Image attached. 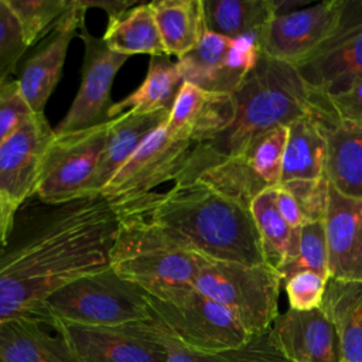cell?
Returning a JSON list of instances; mask_svg holds the SVG:
<instances>
[{
	"mask_svg": "<svg viewBox=\"0 0 362 362\" xmlns=\"http://www.w3.org/2000/svg\"><path fill=\"white\" fill-rule=\"evenodd\" d=\"M280 185L294 198L305 223L325 219L329 202L327 175L315 180H291Z\"/></svg>",
	"mask_w": 362,
	"mask_h": 362,
	"instance_id": "34",
	"label": "cell"
},
{
	"mask_svg": "<svg viewBox=\"0 0 362 362\" xmlns=\"http://www.w3.org/2000/svg\"><path fill=\"white\" fill-rule=\"evenodd\" d=\"M344 0H325L313 6L280 11L262 28V54L296 65L332 30Z\"/></svg>",
	"mask_w": 362,
	"mask_h": 362,
	"instance_id": "14",
	"label": "cell"
},
{
	"mask_svg": "<svg viewBox=\"0 0 362 362\" xmlns=\"http://www.w3.org/2000/svg\"><path fill=\"white\" fill-rule=\"evenodd\" d=\"M54 136L44 113H33L0 144V192L18 208L37 194L42 161Z\"/></svg>",
	"mask_w": 362,
	"mask_h": 362,
	"instance_id": "15",
	"label": "cell"
},
{
	"mask_svg": "<svg viewBox=\"0 0 362 362\" xmlns=\"http://www.w3.org/2000/svg\"><path fill=\"white\" fill-rule=\"evenodd\" d=\"M324 228L329 279L362 281V199L345 197L329 184Z\"/></svg>",
	"mask_w": 362,
	"mask_h": 362,
	"instance_id": "19",
	"label": "cell"
},
{
	"mask_svg": "<svg viewBox=\"0 0 362 362\" xmlns=\"http://www.w3.org/2000/svg\"><path fill=\"white\" fill-rule=\"evenodd\" d=\"M235 119V100L229 93L211 92L184 82L165 123L177 139L204 144L218 137Z\"/></svg>",
	"mask_w": 362,
	"mask_h": 362,
	"instance_id": "18",
	"label": "cell"
},
{
	"mask_svg": "<svg viewBox=\"0 0 362 362\" xmlns=\"http://www.w3.org/2000/svg\"><path fill=\"white\" fill-rule=\"evenodd\" d=\"M102 40L112 51L127 57L167 55L150 3H139L126 13L109 18Z\"/></svg>",
	"mask_w": 362,
	"mask_h": 362,
	"instance_id": "27",
	"label": "cell"
},
{
	"mask_svg": "<svg viewBox=\"0 0 362 362\" xmlns=\"http://www.w3.org/2000/svg\"><path fill=\"white\" fill-rule=\"evenodd\" d=\"M294 66L322 96L341 93L362 78V0H344L329 34Z\"/></svg>",
	"mask_w": 362,
	"mask_h": 362,
	"instance_id": "9",
	"label": "cell"
},
{
	"mask_svg": "<svg viewBox=\"0 0 362 362\" xmlns=\"http://www.w3.org/2000/svg\"><path fill=\"white\" fill-rule=\"evenodd\" d=\"M321 308L335 327L342 361L362 362V281L328 279Z\"/></svg>",
	"mask_w": 362,
	"mask_h": 362,
	"instance_id": "24",
	"label": "cell"
},
{
	"mask_svg": "<svg viewBox=\"0 0 362 362\" xmlns=\"http://www.w3.org/2000/svg\"><path fill=\"white\" fill-rule=\"evenodd\" d=\"M276 188L260 192L250 204V212L259 232L264 263L277 270L290 260L298 247L300 230H294L281 216L276 204Z\"/></svg>",
	"mask_w": 362,
	"mask_h": 362,
	"instance_id": "29",
	"label": "cell"
},
{
	"mask_svg": "<svg viewBox=\"0 0 362 362\" xmlns=\"http://www.w3.org/2000/svg\"><path fill=\"white\" fill-rule=\"evenodd\" d=\"M117 233L110 252V267L139 284L150 297L165 300L194 287L209 262L185 247L164 228L129 206H113Z\"/></svg>",
	"mask_w": 362,
	"mask_h": 362,
	"instance_id": "4",
	"label": "cell"
},
{
	"mask_svg": "<svg viewBox=\"0 0 362 362\" xmlns=\"http://www.w3.org/2000/svg\"><path fill=\"white\" fill-rule=\"evenodd\" d=\"M112 206H129L140 212L208 260L264 263L250 208L199 181L174 182L164 194L148 192Z\"/></svg>",
	"mask_w": 362,
	"mask_h": 362,
	"instance_id": "2",
	"label": "cell"
},
{
	"mask_svg": "<svg viewBox=\"0 0 362 362\" xmlns=\"http://www.w3.org/2000/svg\"><path fill=\"white\" fill-rule=\"evenodd\" d=\"M150 7L168 57L180 59L208 31L202 0H158L151 1Z\"/></svg>",
	"mask_w": 362,
	"mask_h": 362,
	"instance_id": "25",
	"label": "cell"
},
{
	"mask_svg": "<svg viewBox=\"0 0 362 362\" xmlns=\"http://www.w3.org/2000/svg\"><path fill=\"white\" fill-rule=\"evenodd\" d=\"M83 42V62L81 85L65 117L54 129L55 133H68L109 122L112 107V85L116 74L130 58L112 51L100 38L93 37L83 24L79 30Z\"/></svg>",
	"mask_w": 362,
	"mask_h": 362,
	"instance_id": "13",
	"label": "cell"
},
{
	"mask_svg": "<svg viewBox=\"0 0 362 362\" xmlns=\"http://www.w3.org/2000/svg\"><path fill=\"white\" fill-rule=\"evenodd\" d=\"M272 335L290 362H341L339 339L321 307L307 311L288 308L272 324Z\"/></svg>",
	"mask_w": 362,
	"mask_h": 362,
	"instance_id": "17",
	"label": "cell"
},
{
	"mask_svg": "<svg viewBox=\"0 0 362 362\" xmlns=\"http://www.w3.org/2000/svg\"><path fill=\"white\" fill-rule=\"evenodd\" d=\"M59 325L78 362H167L168 358L154 320L112 327Z\"/></svg>",
	"mask_w": 362,
	"mask_h": 362,
	"instance_id": "10",
	"label": "cell"
},
{
	"mask_svg": "<svg viewBox=\"0 0 362 362\" xmlns=\"http://www.w3.org/2000/svg\"><path fill=\"white\" fill-rule=\"evenodd\" d=\"M109 122L55 133L47 148L37 187L35 195L41 202L65 204L92 198L88 188L105 148Z\"/></svg>",
	"mask_w": 362,
	"mask_h": 362,
	"instance_id": "8",
	"label": "cell"
},
{
	"mask_svg": "<svg viewBox=\"0 0 362 362\" xmlns=\"http://www.w3.org/2000/svg\"><path fill=\"white\" fill-rule=\"evenodd\" d=\"M184 83L177 62L170 57H150L148 69L143 83L120 102H115L109 109V119H115L129 110L157 112L171 110L175 98Z\"/></svg>",
	"mask_w": 362,
	"mask_h": 362,
	"instance_id": "26",
	"label": "cell"
},
{
	"mask_svg": "<svg viewBox=\"0 0 362 362\" xmlns=\"http://www.w3.org/2000/svg\"><path fill=\"white\" fill-rule=\"evenodd\" d=\"M277 272L281 276L283 284L300 272H314L329 279L324 221L307 222L301 226L297 253L284 262Z\"/></svg>",
	"mask_w": 362,
	"mask_h": 362,
	"instance_id": "31",
	"label": "cell"
},
{
	"mask_svg": "<svg viewBox=\"0 0 362 362\" xmlns=\"http://www.w3.org/2000/svg\"><path fill=\"white\" fill-rule=\"evenodd\" d=\"M163 341L167 346V362H290L277 348L272 329L255 335L239 348L223 351H195L184 346L163 327Z\"/></svg>",
	"mask_w": 362,
	"mask_h": 362,
	"instance_id": "30",
	"label": "cell"
},
{
	"mask_svg": "<svg viewBox=\"0 0 362 362\" xmlns=\"http://www.w3.org/2000/svg\"><path fill=\"white\" fill-rule=\"evenodd\" d=\"M206 30L228 38L259 34L276 16L273 0H202Z\"/></svg>",
	"mask_w": 362,
	"mask_h": 362,
	"instance_id": "28",
	"label": "cell"
},
{
	"mask_svg": "<svg viewBox=\"0 0 362 362\" xmlns=\"http://www.w3.org/2000/svg\"><path fill=\"white\" fill-rule=\"evenodd\" d=\"M320 119L327 141L325 175L331 187L345 197L362 199V126L339 120L322 95Z\"/></svg>",
	"mask_w": 362,
	"mask_h": 362,
	"instance_id": "21",
	"label": "cell"
},
{
	"mask_svg": "<svg viewBox=\"0 0 362 362\" xmlns=\"http://www.w3.org/2000/svg\"><path fill=\"white\" fill-rule=\"evenodd\" d=\"M17 212H18V206L10 202L0 192V246L7 242L8 236L13 232Z\"/></svg>",
	"mask_w": 362,
	"mask_h": 362,
	"instance_id": "40",
	"label": "cell"
},
{
	"mask_svg": "<svg viewBox=\"0 0 362 362\" xmlns=\"http://www.w3.org/2000/svg\"><path fill=\"white\" fill-rule=\"evenodd\" d=\"M0 362H78L52 317L0 321Z\"/></svg>",
	"mask_w": 362,
	"mask_h": 362,
	"instance_id": "20",
	"label": "cell"
},
{
	"mask_svg": "<svg viewBox=\"0 0 362 362\" xmlns=\"http://www.w3.org/2000/svg\"><path fill=\"white\" fill-rule=\"evenodd\" d=\"M281 286L279 272L266 263L212 260L206 262L194 281L195 290L232 311L253 337L272 328L279 315Z\"/></svg>",
	"mask_w": 362,
	"mask_h": 362,
	"instance_id": "6",
	"label": "cell"
},
{
	"mask_svg": "<svg viewBox=\"0 0 362 362\" xmlns=\"http://www.w3.org/2000/svg\"><path fill=\"white\" fill-rule=\"evenodd\" d=\"M151 317L173 338L195 351L233 349L253 335L222 304L195 287L184 288L165 300L150 297Z\"/></svg>",
	"mask_w": 362,
	"mask_h": 362,
	"instance_id": "7",
	"label": "cell"
},
{
	"mask_svg": "<svg viewBox=\"0 0 362 362\" xmlns=\"http://www.w3.org/2000/svg\"><path fill=\"white\" fill-rule=\"evenodd\" d=\"M27 49L28 44L18 20L6 0H0V83L8 81Z\"/></svg>",
	"mask_w": 362,
	"mask_h": 362,
	"instance_id": "35",
	"label": "cell"
},
{
	"mask_svg": "<svg viewBox=\"0 0 362 362\" xmlns=\"http://www.w3.org/2000/svg\"><path fill=\"white\" fill-rule=\"evenodd\" d=\"M320 103L321 95L314 92L313 107L287 124L281 182L325 175L327 141L320 119Z\"/></svg>",
	"mask_w": 362,
	"mask_h": 362,
	"instance_id": "23",
	"label": "cell"
},
{
	"mask_svg": "<svg viewBox=\"0 0 362 362\" xmlns=\"http://www.w3.org/2000/svg\"><path fill=\"white\" fill-rule=\"evenodd\" d=\"M86 8L81 0L62 16L41 47L24 62L17 79L21 93L34 113H42L47 100L55 90L69 42L85 24Z\"/></svg>",
	"mask_w": 362,
	"mask_h": 362,
	"instance_id": "16",
	"label": "cell"
},
{
	"mask_svg": "<svg viewBox=\"0 0 362 362\" xmlns=\"http://www.w3.org/2000/svg\"><path fill=\"white\" fill-rule=\"evenodd\" d=\"M328 279L314 272H300L284 281L290 308L307 311L321 307Z\"/></svg>",
	"mask_w": 362,
	"mask_h": 362,
	"instance_id": "36",
	"label": "cell"
},
{
	"mask_svg": "<svg viewBox=\"0 0 362 362\" xmlns=\"http://www.w3.org/2000/svg\"><path fill=\"white\" fill-rule=\"evenodd\" d=\"M6 3L18 20L30 47L55 28L74 0H6Z\"/></svg>",
	"mask_w": 362,
	"mask_h": 362,
	"instance_id": "33",
	"label": "cell"
},
{
	"mask_svg": "<svg viewBox=\"0 0 362 362\" xmlns=\"http://www.w3.org/2000/svg\"><path fill=\"white\" fill-rule=\"evenodd\" d=\"M235 119L218 137L204 143L218 157L242 156L249 143L277 126H287L314 105V92L293 64L260 54L233 92Z\"/></svg>",
	"mask_w": 362,
	"mask_h": 362,
	"instance_id": "3",
	"label": "cell"
},
{
	"mask_svg": "<svg viewBox=\"0 0 362 362\" xmlns=\"http://www.w3.org/2000/svg\"><path fill=\"white\" fill-rule=\"evenodd\" d=\"M260 54L256 35L228 38L206 31L198 45L177 61V66L184 82L205 90L233 95Z\"/></svg>",
	"mask_w": 362,
	"mask_h": 362,
	"instance_id": "12",
	"label": "cell"
},
{
	"mask_svg": "<svg viewBox=\"0 0 362 362\" xmlns=\"http://www.w3.org/2000/svg\"><path fill=\"white\" fill-rule=\"evenodd\" d=\"M170 110L133 112L129 110L109 122L105 148L99 164L90 180L88 195L98 197L119 171V168L133 156L139 146L158 127L168 120Z\"/></svg>",
	"mask_w": 362,
	"mask_h": 362,
	"instance_id": "22",
	"label": "cell"
},
{
	"mask_svg": "<svg viewBox=\"0 0 362 362\" xmlns=\"http://www.w3.org/2000/svg\"><path fill=\"white\" fill-rule=\"evenodd\" d=\"M117 215L102 195L17 212L0 246V321L51 317L48 298L72 280L109 267Z\"/></svg>",
	"mask_w": 362,
	"mask_h": 362,
	"instance_id": "1",
	"label": "cell"
},
{
	"mask_svg": "<svg viewBox=\"0 0 362 362\" xmlns=\"http://www.w3.org/2000/svg\"><path fill=\"white\" fill-rule=\"evenodd\" d=\"M81 3L86 10L90 7L103 8L109 14V18L117 17L139 4L136 0H81Z\"/></svg>",
	"mask_w": 362,
	"mask_h": 362,
	"instance_id": "41",
	"label": "cell"
},
{
	"mask_svg": "<svg viewBox=\"0 0 362 362\" xmlns=\"http://www.w3.org/2000/svg\"><path fill=\"white\" fill-rule=\"evenodd\" d=\"M33 113L21 93L17 79L0 83V144Z\"/></svg>",
	"mask_w": 362,
	"mask_h": 362,
	"instance_id": "37",
	"label": "cell"
},
{
	"mask_svg": "<svg viewBox=\"0 0 362 362\" xmlns=\"http://www.w3.org/2000/svg\"><path fill=\"white\" fill-rule=\"evenodd\" d=\"M192 143L174 137L164 126L153 132L119 168L102 191L110 205H119L175 181L192 150Z\"/></svg>",
	"mask_w": 362,
	"mask_h": 362,
	"instance_id": "11",
	"label": "cell"
},
{
	"mask_svg": "<svg viewBox=\"0 0 362 362\" xmlns=\"http://www.w3.org/2000/svg\"><path fill=\"white\" fill-rule=\"evenodd\" d=\"M341 362H346V361H341Z\"/></svg>",
	"mask_w": 362,
	"mask_h": 362,
	"instance_id": "42",
	"label": "cell"
},
{
	"mask_svg": "<svg viewBox=\"0 0 362 362\" xmlns=\"http://www.w3.org/2000/svg\"><path fill=\"white\" fill-rule=\"evenodd\" d=\"M276 204L281 216L288 223V226L294 230H300L301 226L305 223L304 218L294 198L281 185L276 188Z\"/></svg>",
	"mask_w": 362,
	"mask_h": 362,
	"instance_id": "39",
	"label": "cell"
},
{
	"mask_svg": "<svg viewBox=\"0 0 362 362\" xmlns=\"http://www.w3.org/2000/svg\"><path fill=\"white\" fill-rule=\"evenodd\" d=\"M325 98L339 120L362 126V78L356 79L346 90Z\"/></svg>",
	"mask_w": 362,
	"mask_h": 362,
	"instance_id": "38",
	"label": "cell"
},
{
	"mask_svg": "<svg viewBox=\"0 0 362 362\" xmlns=\"http://www.w3.org/2000/svg\"><path fill=\"white\" fill-rule=\"evenodd\" d=\"M48 314L65 324L112 327L150 321V296L110 266L83 274L47 301Z\"/></svg>",
	"mask_w": 362,
	"mask_h": 362,
	"instance_id": "5",
	"label": "cell"
},
{
	"mask_svg": "<svg viewBox=\"0 0 362 362\" xmlns=\"http://www.w3.org/2000/svg\"><path fill=\"white\" fill-rule=\"evenodd\" d=\"M286 141L287 126H277L253 139L242 154L270 188L281 184Z\"/></svg>",
	"mask_w": 362,
	"mask_h": 362,
	"instance_id": "32",
	"label": "cell"
}]
</instances>
